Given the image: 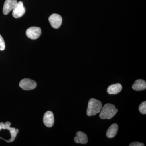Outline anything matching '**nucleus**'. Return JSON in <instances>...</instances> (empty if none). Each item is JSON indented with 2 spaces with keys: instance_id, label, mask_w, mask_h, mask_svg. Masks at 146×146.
<instances>
[{
  "instance_id": "nucleus-1",
  "label": "nucleus",
  "mask_w": 146,
  "mask_h": 146,
  "mask_svg": "<svg viewBox=\"0 0 146 146\" xmlns=\"http://www.w3.org/2000/svg\"><path fill=\"white\" fill-rule=\"evenodd\" d=\"M118 111V109L116 108L114 105L106 104L102 107L99 117L102 119H110L116 115Z\"/></svg>"
},
{
  "instance_id": "nucleus-2",
  "label": "nucleus",
  "mask_w": 146,
  "mask_h": 146,
  "mask_svg": "<svg viewBox=\"0 0 146 146\" xmlns=\"http://www.w3.org/2000/svg\"><path fill=\"white\" fill-rule=\"evenodd\" d=\"M102 105L101 102L96 99L92 98L88 102L86 114L89 117L95 116L101 110Z\"/></svg>"
},
{
  "instance_id": "nucleus-3",
  "label": "nucleus",
  "mask_w": 146,
  "mask_h": 146,
  "mask_svg": "<svg viewBox=\"0 0 146 146\" xmlns=\"http://www.w3.org/2000/svg\"><path fill=\"white\" fill-rule=\"evenodd\" d=\"M36 85L37 84L36 82L29 78L22 80L19 84V86L21 88L27 91L35 89Z\"/></svg>"
},
{
  "instance_id": "nucleus-4",
  "label": "nucleus",
  "mask_w": 146,
  "mask_h": 146,
  "mask_svg": "<svg viewBox=\"0 0 146 146\" xmlns=\"http://www.w3.org/2000/svg\"><path fill=\"white\" fill-rule=\"evenodd\" d=\"M27 36L31 39H38L42 34L41 29L39 27H32L27 30Z\"/></svg>"
},
{
  "instance_id": "nucleus-5",
  "label": "nucleus",
  "mask_w": 146,
  "mask_h": 146,
  "mask_svg": "<svg viewBox=\"0 0 146 146\" xmlns=\"http://www.w3.org/2000/svg\"><path fill=\"white\" fill-rule=\"evenodd\" d=\"M49 21L52 27L58 29L60 27L62 24V18L60 15L56 13H53L50 16Z\"/></svg>"
},
{
  "instance_id": "nucleus-6",
  "label": "nucleus",
  "mask_w": 146,
  "mask_h": 146,
  "mask_svg": "<svg viewBox=\"0 0 146 146\" xmlns=\"http://www.w3.org/2000/svg\"><path fill=\"white\" fill-rule=\"evenodd\" d=\"M25 11L23 2L19 1L17 3L16 7L13 9L12 15L14 18H20L23 16Z\"/></svg>"
},
{
  "instance_id": "nucleus-7",
  "label": "nucleus",
  "mask_w": 146,
  "mask_h": 146,
  "mask_svg": "<svg viewBox=\"0 0 146 146\" xmlns=\"http://www.w3.org/2000/svg\"><path fill=\"white\" fill-rule=\"evenodd\" d=\"M17 3V0H6L3 7L4 14L7 15L16 7Z\"/></svg>"
},
{
  "instance_id": "nucleus-8",
  "label": "nucleus",
  "mask_w": 146,
  "mask_h": 146,
  "mask_svg": "<svg viewBox=\"0 0 146 146\" xmlns=\"http://www.w3.org/2000/svg\"><path fill=\"white\" fill-rule=\"evenodd\" d=\"M43 121L45 125L47 127H52L54 123L53 113L50 111L46 112L44 115Z\"/></svg>"
},
{
  "instance_id": "nucleus-9",
  "label": "nucleus",
  "mask_w": 146,
  "mask_h": 146,
  "mask_svg": "<svg viewBox=\"0 0 146 146\" xmlns=\"http://www.w3.org/2000/svg\"><path fill=\"white\" fill-rule=\"evenodd\" d=\"M75 142L76 143L85 144L88 142V139L87 135L84 132L78 131L77 132L76 136L74 139Z\"/></svg>"
},
{
  "instance_id": "nucleus-10",
  "label": "nucleus",
  "mask_w": 146,
  "mask_h": 146,
  "mask_svg": "<svg viewBox=\"0 0 146 146\" xmlns=\"http://www.w3.org/2000/svg\"><path fill=\"white\" fill-rule=\"evenodd\" d=\"M122 89V86L120 83L112 84L108 86L107 89V93L110 95L119 94Z\"/></svg>"
},
{
  "instance_id": "nucleus-11",
  "label": "nucleus",
  "mask_w": 146,
  "mask_h": 146,
  "mask_svg": "<svg viewBox=\"0 0 146 146\" xmlns=\"http://www.w3.org/2000/svg\"><path fill=\"white\" fill-rule=\"evenodd\" d=\"M132 88L135 91H141L144 90L146 88V82L143 80H137L132 85Z\"/></svg>"
},
{
  "instance_id": "nucleus-12",
  "label": "nucleus",
  "mask_w": 146,
  "mask_h": 146,
  "mask_svg": "<svg viewBox=\"0 0 146 146\" xmlns=\"http://www.w3.org/2000/svg\"><path fill=\"white\" fill-rule=\"evenodd\" d=\"M118 125L117 124H112L108 129L106 132V136L108 138H113L115 137L117 133Z\"/></svg>"
},
{
  "instance_id": "nucleus-13",
  "label": "nucleus",
  "mask_w": 146,
  "mask_h": 146,
  "mask_svg": "<svg viewBox=\"0 0 146 146\" xmlns=\"http://www.w3.org/2000/svg\"><path fill=\"white\" fill-rule=\"evenodd\" d=\"M139 111L141 114L145 115L146 114V102L145 101L142 102L139 106L138 108Z\"/></svg>"
},
{
  "instance_id": "nucleus-14",
  "label": "nucleus",
  "mask_w": 146,
  "mask_h": 146,
  "mask_svg": "<svg viewBox=\"0 0 146 146\" xmlns=\"http://www.w3.org/2000/svg\"><path fill=\"white\" fill-rule=\"evenodd\" d=\"M5 45L4 40L3 39L2 36L0 35V50H4L5 49Z\"/></svg>"
},
{
  "instance_id": "nucleus-15",
  "label": "nucleus",
  "mask_w": 146,
  "mask_h": 146,
  "mask_svg": "<svg viewBox=\"0 0 146 146\" xmlns=\"http://www.w3.org/2000/svg\"><path fill=\"white\" fill-rule=\"evenodd\" d=\"M129 146H144L145 145L143 143L138 142H133L129 145Z\"/></svg>"
}]
</instances>
